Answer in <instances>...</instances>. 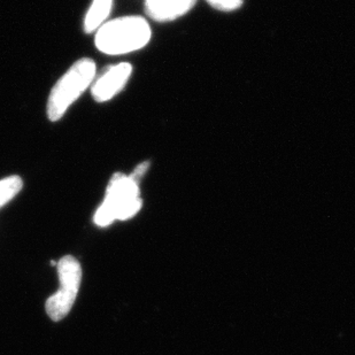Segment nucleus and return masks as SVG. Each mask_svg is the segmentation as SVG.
<instances>
[{"mask_svg":"<svg viewBox=\"0 0 355 355\" xmlns=\"http://www.w3.org/2000/svg\"><path fill=\"white\" fill-rule=\"evenodd\" d=\"M96 64L90 58H82L73 64L52 87L47 99V118L57 122L68 108L89 89L96 78Z\"/></svg>","mask_w":355,"mask_h":355,"instance_id":"3","label":"nucleus"},{"mask_svg":"<svg viewBox=\"0 0 355 355\" xmlns=\"http://www.w3.org/2000/svg\"><path fill=\"white\" fill-rule=\"evenodd\" d=\"M22 187H24V182L17 175L1 180L0 181V207L7 204L10 199H13L21 191Z\"/></svg>","mask_w":355,"mask_h":355,"instance_id":"8","label":"nucleus"},{"mask_svg":"<svg viewBox=\"0 0 355 355\" xmlns=\"http://www.w3.org/2000/svg\"><path fill=\"white\" fill-rule=\"evenodd\" d=\"M132 74V66L128 62L113 64L106 68L91 85V94L94 101L105 103L111 101L127 85Z\"/></svg>","mask_w":355,"mask_h":355,"instance_id":"5","label":"nucleus"},{"mask_svg":"<svg viewBox=\"0 0 355 355\" xmlns=\"http://www.w3.org/2000/svg\"><path fill=\"white\" fill-rule=\"evenodd\" d=\"M113 0H94L84 19V31L92 34L106 24L111 13Z\"/></svg>","mask_w":355,"mask_h":355,"instance_id":"7","label":"nucleus"},{"mask_svg":"<svg viewBox=\"0 0 355 355\" xmlns=\"http://www.w3.org/2000/svg\"><path fill=\"white\" fill-rule=\"evenodd\" d=\"M58 275L60 288L46 302L47 314L53 321L66 318L74 305L82 279L80 262L71 255L64 257L58 263Z\"/></svg>","mask_w":355,"mask_h":355,"instance_id":"4","label":"nucleus"},{"mask_svg":"<svg viewBox=\"0 0 355 355\" xmlns=\"http://www.w3.org/2000/svg\"><path fill=\"white\" fill-rule=\"evenodd\" d=\"M215 10L221 12H232L241 8L244 0H206Z\"/></svg>","mask_w":355,"mask_h":355,"instance_id":"9","label":"nucleus"},{"mask_svg":"<svg viewBox=\"0 0 355 355\" xmlns=\"http://www.w3.org/2000/svg\"><path fill=\"white\" fill-rule=\"evenodd\" d=\"M197 0H145V10L157 22H171L189 13Z\"/></svg>","mask_w":355,"mask_h":355,"instance_id":"6","label":"nucleus"},{"mask_svg":"<svg viewBox=\"0 0 355 355\" xmlns=\"http://www.w3.org/2000/svg\"><path fill=\"white\" fill-rule=\"evenodd\" d=\"M148 164H141L132 174H115L108 184L104 202L94 215L96 225L106 227L115 220H128L137 214L141 207L139 181L148 171Z\"/></svg>","mask_w":355,"mask_h":355,"instance_id":"1","label":"nucleus"},{"mask_svg":"<svg viewBox=\"0 0 355 355\" xmlns=\"http://www.w3.org/2000/svg\"><path fill=\"white\" fill-rule=\"evenodd\" d=\"M151 37V28L144 17H122L103 24L96 31L94 43L103 53L120 55L141 50Z\"/></svg>","mask_w":355,"mask_h":355,"instance_id":"2","label":"nucleus"}]
</instances>
